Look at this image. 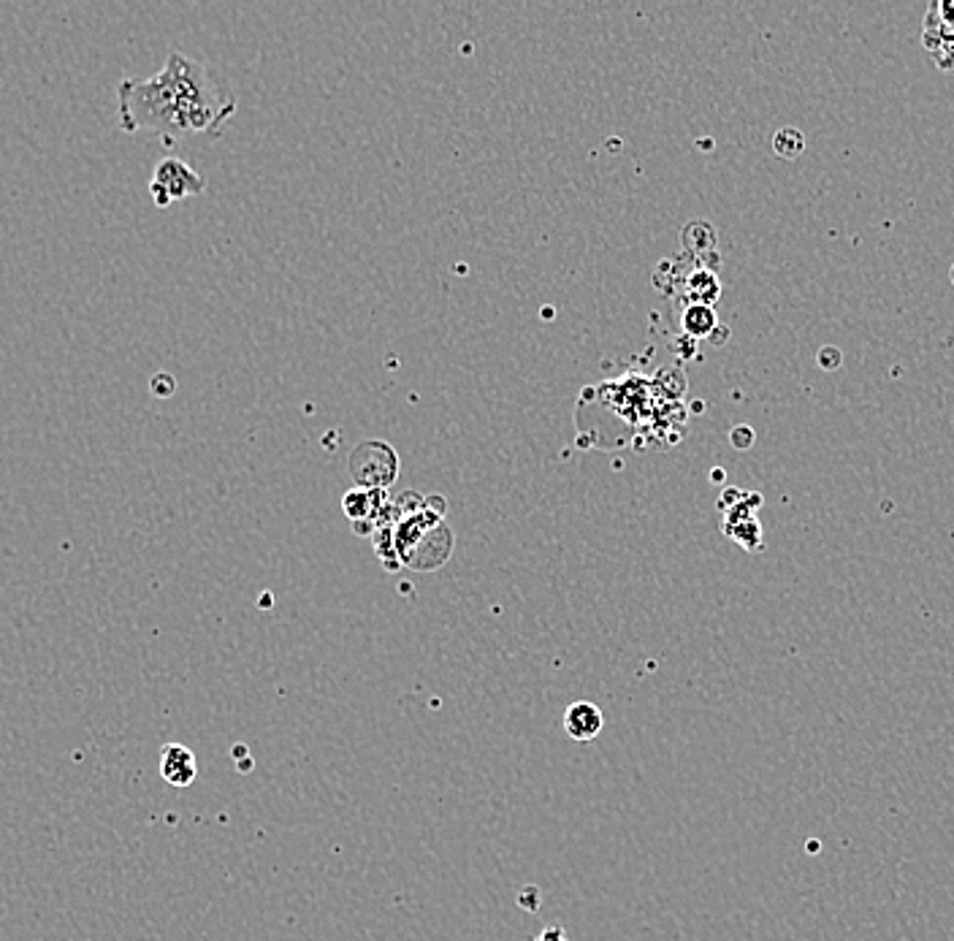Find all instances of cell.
<instances>
[{"label": "cell", "mask_w": 954, "mask_h": 941, "mask_svg": "<svg viewBox=\"0 0 954 941\" xmlns=\"http://www.w3.org/2000/svg\"><path fill=\"white\" fill-rule=\"evenodd\" d=\"M234 112L236 95L225 76L182 52H171L150 79H122L117 87L122 131H150L166 147L188 136H217Z\"/></svg>", "instance_id": "cell-1"}, {"label": "cell", "mask_w": 954, "mask_h": 941, "mask_svg": "<svg viewBox=\"0 0 954 941\" xmlns=\"http://www.w3.org/2000/svg\"><path fill=\"white\" fill-rule=\"evenodd\" d=\"M206 190V179L198 174L193 166L179 158H163L155 166V174L150 179L152 201L158 207H169L182 198L201 196Z\"/></svg>", "instance_id": "cell-2"}, {"label": "cell", "mask_w": 954, "mask_h": 941, "mask_svg": "<svg viewBox=\"0 0 954 941\" xmlns=\"http://www.w3.org/2000/svg\"><path fill=\"white\" fill-rule=\"evenodd\" d=\"M353 475L364 486V489H380L388 486L396 478L399 462H396V453L383 443H364L353 453Z\"/></svg>", "instance_id": "cell-3"}, {"label": "cell", "mask_w": 954, "mask_h": 941, "mask_svg": "<svg viewBox=\"0 0 954 941\" xmlns=\"http://www.w3.org/2000/svg\"><path fill=\"white\" fill-rule=\"evenodd\" d=\"M160 776L171 787H190L198 776L196 754L182 744H166L160 749Z\"/></svg>", "instance_id": "cell-4"}, {"label": "cell", "mask_w": 954, "mask_h": 941, "mask_svg": "<svg viewBox=\"0 0 954 941\" xmlns=\"http://www.w3.org/2000/svg\"><path fill=\"white\" fill-rule=\"evenodd\" d=\"M602 727H605V716L594 703L578 700V703H572L564 711V733L570 735L572 741H578V744L594 741L602 733Z\"/></svg>", "instance_id": "cell-5"}, {"label": "cell", "mask_w": 954, "mask_h": 941, "mask_svg": "<svg viewBox=\"0 0 954 941\" xmlns=\"http://www.w3.org/2000/svg\"><path fill=\"white\" fill-rule=\"evenodd\" d=\"M716 312L708 304H692L689 310L683 312V331L692 334V337H711V331L716 329Z\"/></svg>", "instance_id": "cell-6"}, {"label": "cell", "mask_w": 954, "mask_h": 941, "mask_svg": "<svg viewBox=\"0 0 954 941\" xmlns=\"http://www.w3.org/2000/svg\"><path fill=\"white\" fill-rule=\"evenodd\" d=\"M372 508H375V502H372V494L366 489L350 491L345 497V513L350 518H356V521H366L372 516Z\"/></svg>", "instance_id": "cell-7"}, {"label": "cell", "mask_w": 954, "mask_h": 941, "mask_svg": "<svg viewBox=\"0 0 954 941\" xmlns=\"http://www.w3.org/2000/svg\"><path fill=\"white\" fill-rule=\"evenodd\" d=\"M773 147L781 158H795L803 150V136L795 131V128H784L781 133H776V139H773Z\"/></svg>", "instance_id": "cell-8"}, {"label": "cell", "mask_w": 954, "mask_h": 941, "mask_svg": "<svg viewBox=\"0 0 954 941\" xmlns=\"http://www.w3.org/2000/svg\"><path fill=\"white\" fill-rule=\"evenodd\" d=\"M689 288H697V291H705V304H711L713 299H719V280L713 277L711 272H697L692 277V283Z\"/></svg>", "instance_id": "cell-9"}, {"label": "cell", "mask_w": 954, "mask_h": 941, "mask_svg": "<svg viewBox=\"0 0 954 941\" xmlns=\"http://www.w3.org/2000/svg\"><path fill=\"white\" fill-rule=\"evenodd\" d=\"M152 394H155V396H171V394H174V377H171V375L152 377Z\"/></svg>", "instance_id": "cell-10"}, {"label": "cell", "mask_w": 954, "mask_h": 941, "mask_svg": "<svg viewBox=\"0 0 954 941\" xmlns=\"http://www.w3.org/2000/svg\"><path fill=\"white\" fill-rule=\"evenodd\" d=\"M534 941H567V936H564L562 928H545V931L540 933V939Z\"/></svg>", "instance_id": "cell-11"}]
</instances>
